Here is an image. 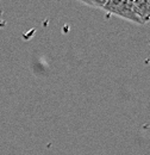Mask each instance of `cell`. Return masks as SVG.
<instances>
[{
    "label": "cell",
    "mask_w": 150,
    "mask_h": 155,
    "mask_svg": "<svg viewBox=\"0 0 150 155\" xmlns=\"http://www.w3.org/2000/svg\"><path fill=\"white\" fill-rule=\"evenodd\" d=\"M79 1H81V2H83L86 5H88V6H92V7L103 8L109 0H79Z\"/></svg>",
    "instance_id": "cell-3"
},
{
    "label": "cell",
    "mask_w": 150,
    "mask_h": 155,
    "mask_svg": "<svg viewBox=\"0 0 150 155\" xmlns=\"http://www.w3.org/2000/svg\"><path fill=\"white\" fill-rule=\"evenodd\" d=\"M133 11L143 24L150 20V0H132Z\"/></svg>",
    "instance_id": "cell-2"
},
{
    "label": "cell",
    "mask_w": 150,
    "mask_h": 155,
    "mask_svg": "<svg viewBox=\"0 0 150 155\" xmlns=\"http://www.w3.org/2000/svg\"><path fill=\"white\" fill-rule=\"evenodd\" d=\"M103 10L109 15L118 16L123 19L130 20L136 24H143L133 11L132 0H109Z\"/></svg>",
    "instance_id": "cell-1"
}]
</instances>
